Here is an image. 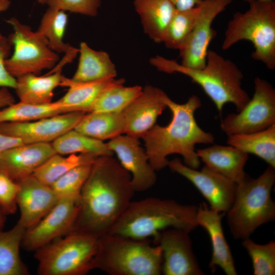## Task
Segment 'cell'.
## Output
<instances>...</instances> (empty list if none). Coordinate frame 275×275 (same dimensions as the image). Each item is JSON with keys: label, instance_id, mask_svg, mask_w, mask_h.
Masks as SVG:
<instances>
[{"label": "cell", "instance_id": "cell-35", "mask_svg": "<svg viewBox=\"0 0 275 275\" xmlns=\"http://www.w3.org/2000/svg\"><path fill=\"white\" fill-rule=\"evenodd\" d=\"M92 164L73 168L50 186L59 199L79 200L81 189L90 173Z\"/></svg>", "mask_w": 275, "mask_h": 275}, {"label": "cell", "instance_id": "cell-40", "mask_svg": "<svg viewBox=\"0 0 275 275\" xmlns=\"http://www.w3.org/2000/svg\"><path fill=\"white\" fill-rule=\"evenodd\" d=\"M23 144L19 138L0 133V155L6 150Z\"/></svg>", "mask_w": 275, "mask_h": 275}, {"label": "cell", "instance_id": "cell-4", "mask_svg": "<svg viewBox=\"0 0 275 275\" xmlns=\"http://www.w3.org/2000/svg\"><path fill=\"white\" fill-rule=\"evenodd\" d=\"M197 207L171 199L149 198L131 201L108 233L136 239L153 238L167 229L189 233L198 226Z\"/></svg>", "mask_w": 275, "mask_h": 275}, {"label": "cell", "instance_id": "cell-14", "mask_svg": "<svg viewBox=\"0 0 275 275\" xmlns=\"http://www.w3.org/2000/svg\"><path fill=\"white\" fill-rule=\"evenodd\" d=\"M189 233L182 229L171 228L161 231L153 238L155 245L161 251L162 274H204L194 255Z\"/></svg>", "mask_w": 275, "mask_h": 275}, {"label": "cell", "instance_id": "cell-34", "mask_svg": "<svg viewBox=\"0 0 275 275\" xmlns=\"http://www.w3.org/2000/svg\"><path fill=\"white\" fill-rule=\"evenodd\" d=\"M199 12V5L184 10H175L164 34L167 48L181 50L188 41Z\"/></svg>", "mask_w": 275, "mask_h": 275}, {"label": "cell", "instance_id": "cell-28", "mask_svg": "<svg viewBox=\"0 0 275 275\" xmlns=\"http://www.w3.org/2000/svg\"><path fill=\"white\" fill-rule=\"evenodd\" d=\"M26 229L18 221L11 229L0 230V275H26L19 248Z\"/></svg>", "mask_w": 275, "mask_h": 275}, {"label": "cell", "instance_id": "cell-22", "mask_svg": "<svg viewBox=\"0 0 275 275\" xmlns=\"http://www.w3.org/2000/svg\"><path fill=\"white\" fill-rule=\"evenodd\" d=\"M62 69L53 68L42 76L30 73L16 78L15 90L20 101L35 104L52 102L53 91L61 86L63 77Z\"/></svg>", "mask_w": 275, "mask_h": 275}, {"label": "cell", "instance_id": "cell-31", "mask_svg": "<svg viewBox=\"0 0 275 275\" xmlns=\"http://www.w3.org/2000/svg\"><path fill=\"white\" fill-rule=\"evenodd\" d=\"M98 157L90 153L72 154L67 157L56 153L40 166L33 175L43 183L51 186L68 171L79 166L93 163Z\"/></svg>", "mask_w": 275, "mask_h": 275}, {"label": "cell", "instance_id": "cell-1", "mask_svg": "<svg viewBox=\"0 0 275 275\" xmlns=\"http://www.w3.org/2000/svg\"><path fill=\"white\" fill-rule=\"evenodd\" d=\"M130 173L113 156H100L81 189L79 209L71 232L97 238L108 233L134 196Z\"/></svg>", "mask_w": 275, "mask_h": 275}, {"label": "cell", "instance_id": "cell-39", "mask_svg": "<svg viewBox=\"0 0 275 275\" xmlns=\"http://www.w3.org/2000/svg\"><path fill=\"white\" fill-rule=\"evenodd\" d=\"M12 46L8 37L0 33V88H12L16 86V78L8 71L5 61L10 56Z\"/></svg>", "mask_w": 275, "mask_h": 275}, {"label": "cell", "instance_id": "cell-10", "mask_svg": "<svg viewBox=\"0 0 275 275\" xmlns=\"http://www.w3.org/2000/svg\"><path fill=\"white\" fill-rule=\"evenodd\" d=\"M254 86V95L244 106L221 120V128L227 135L256 132L275 124L274 89L259 77Z\"/></svg>", "mask_w": 275, "mask_h": 275}, {"label": "cell", "instance_id": "cell-44", "mask_svg": "<svg viewBox=\"0 0 275 275\" xmlns=\"http://www.w3.org/2000/svg\"><path fill=\"white\" fill-rule=\"evenodd\" d=\"M6 213L0 207V230H2L5 221V214Z\"/></svg>", "mask_w": 275, "mask_h": 275}, {"label": "cell", "instance_id": "cell-27", "mask_svg": "<svg viewBox=\"0 0 275 275\" xmlns=\"http://www.w3.org/2000/svg\"><path fill=\"white\" fill-rule=\"evenodd\" d=\"M227 143L258 156L275 168V124L256 132L228 135Z\"/></svg>", "mask_w": 275, "mask_h": 275}, {"label": "cell", "instance_id": "cell-19", "mask_svg": "<svg viewBox=\"0 0 275 275\" xmlns=\"http://www.w3.org/2000/svg\"><path fill=\"white\" fill-rule=\"evenodd\" d=\"M56 153L51 143L23 144L1 154L0 172L17 182L33 175Z\"/></svg>", "mask_w": 275, "mask_h": 275}, {"label": "cell", "instance_id": "cell-33", "mask_svg": "<svg viewBox=\"0 0 275 275\" xmlns=\"http://www.w3.org/2000/svg\"><path fill=\"white\" fill-rule=\"evenodd\" d=\"M68 19L66 12L48 7L37 30L46 39L49 47L56 53L65 54L74 48L63 41Z\"/></svg>", "mask_w": 275, "mask_h": 275}, {"label": "cell", "instance_id": "cell-5", "mask_svg": "<svg viewBox=\"0 0 275 275\" xmlns=\"http://www.w3.org/2000/svg\"><path fill=\"white\" fill-rule=\"evenodd\" d=\"M274 181L275 168L268 166L258 177L247 174L236 184L234 201L226 212L234 238H249L259 226L274 221L275 203L271 191Z\"/></svg>", "mask_w": 275, "mask_h": 275}, {"label": "cell", "instance_id": "cell-3", "mask_svg": "<svg viewBox=\"0 0 275 275\" xmlns=\"http://www.w3.org/2000/svg\"><path fill=\"white\" fill-rule=\"evenodd\" d=\"M150 63L160 71L179 73L199 85L221 114L227 103L240 111L250 99L242 87L243 75L236 64L217 52L208 50L206 63L200 69L183 66L176 61L159 55L150 59Z\"/></svg>", "mask_w": 275, "mask_h": 275}, {"label": "cell", "instance_id": "cell-43", "mask_svg": "<svg viewBox=\"0 0 275 275\" xmlns=\"http://www.w3.org/2000/svg\"><path fill=\"white\" fill-rule=\"evenodd\" d=\"M10 5V0H0V13L7 11Z\"/></svg>", "mask_w": 275, "mask_h": 275}, {"label": "cell", "instance_id": "cell-46", "mask_svg": "<svg viewBox=\"0 0 275 275\" xmlns=\"http://www.w3.org/2000/svg\"><path fill=\"white\" fill-rule=\"evenodd\" d=\"M38 3L41 5H45L46 0H37Z\"/></svg>", "mask_w": 275, "mask_h": 275}, {"label": "cell", "instance_id": "cell-25", "mask_svg": "<svg viewBox=\"0 0 275 275\" xmlns=\"http://www.w3.org/2000/svg\"><path fill=\"white\" fill-rule=\"evenodd\" d=\"M90 138L103 141L124 134L122 112L87 113L74 128Z\"/></svg>", "mask_w": 275, "mask_h": 275}, {"label": "cell", "instance_id": "cell-36", "mask_svg": "<svg viewBox=\"0 0 275 275\" xmlns=\"http://www.w3.org/2000/svg\"><path fill=\"white\" fill-rule=\"evenodd\" d=\"M241 244L252 259L254 275L275 274V241L260 244L249 237Z\"/></svg>", "mask_w": 275, "mask_h": 275}, {"label": "cell", "instance_id": "cell-18", "mask_svg": "<svg viewBox=\"0 0 275 275\" xmlns=\"http://www.w3.org/2000/svg\"><path fill=\"white\" fill-rule=\"evenodd\" d=\"M17 182L19 188L17 204L20 211L18 221L26 230L45 216L59 199L50 186L33 175Z\"/></svg>", "mask_w": 275, "mask_h": 275}, {"label": "cell", "instance_id": "cell-15", "mask_svg": "<svg viewBox=\"0 0 275 275\" xmlns=\"http://www.w3.org/2000/svg\"><path fill=\"white\" fill-rule=\"evenodd\" d=\"M87 113L71 112L25 122L0 123V133L21 139L24 144L51 143L74 129Z\"/></svg>", "mask_w": 275, "mask_h": 275}, {"label": "cell", "instance_id": "cell-2", "mask_svg": "<svg viewBox=\"0 0 275 275\" xmlns=\"http://www.w3.org/2000/svg\"><path fill=\"white\" fill-rule=\"evenodd\" d=\"M164 102L172 113L171 121L164 126L155 124L142 138L150 163L155 171L161 170L168 166L169 155L178 154L184 164L198 169L201 160L196 145L214 141L212 133L202 129L196 120L195 113L202 105L200 98L193 95L185 103H178L166 94Z\"/></svg>", "mask_w": 275, "mask_h": 275}, {"label": "cell", "instance_id": "cell-21", "mask_svg": "<svg viewBox=\"0 0 275 275\" xmlns=\"http://www.w3.org/2000/svg\"><path fill=\"white\" fill-rule=\"evenodd\" d=\"M205 166L236 184L247 175L244 171L249 154L228 145H214L196 150Z\"/></svg>", "mask_w": 275, "mask_h": 275}, {"label": "cell", "instance_id": "cell-41", "mask_svg": "<svg viewBox=\"0 0 275 275\" xmlns=\"http://www.w3.org/2000/svg\"><path fill=\"white\" fill-rule=\"evenodd\" d=\"M176 10H187L199 5L202 0H169Z\"/></svg>", "mask_w": 275, "mask_h": 275}, {"label": "cell", "instance_id": "cell-30", "mask_svg": "<svg viewBox=\"0 0 275 275\" xmlns=\"http://www.w3.org/2000/svg\"><path fill=\"white\" fill-rule=\"evenodd\" d=\"M56 153L70 155L90 153L100 156H113L106 143L87 136L74 129L63 134L51 143Z\"/></svg>", "mask_w": 275, "mask_h": 275}, {"label": "cell", "instance_id": "cell-8", "mask_svg": "<svg viewBox=\"0 0 275 275\" xmlns=\"http://www.w3.org/2000/svg\"><path fill=\"white\" fill-rule=\"evenodd\" d=\"M98 238L71 232L35 251L41 275H84L93 269Z\"/></svg>", "mask_w": 275, "mask_h": 275}, {"label": "cell", "instance_id": "cell-12", "mask_svg": "<svg viewBox=\"0 0 275 275\" xmlns=\"http://www.w3.org/2000/svg\"><path fill=\"white\" fill-rule=\"evenodd\" d=\"M234 0H202L190 36L184 46L179 50L181 64L195 69L205 65L208 47L215 35L212 24L221 13Z\"/></svg>", "mask_w": 275, "mask_h": 275}, {"label": "cell", "instance_id": "cell-7", "mask_svg": "<svg viewBox=\"0 0 275 275\" xmlns=\"http://www.w3.org/2000/svg\"><path fill=\"white\" fill-rule=\"evenodd\" d=\"M244 12L235 13L228 22L222 48L227 50L238 42L253 44L252 58L268 69L275 68V2L250 3Z\"/></svg>", "mask_w": 275, "mask_h": 275}, {"label": "cell", "instance_id": "cell-26", "mask_svg": "<svg viewBox=\"0 0 275 275\" xmlns=\"http://www.w3.org/2000/svg\"><path fill=\"white\" fill-rule=\"evenodd\" d=\"M115 78L75 82L63 76L61 86L68 87L67 93L57 101L72 112L88 113L100 94L116 81Z\"/></svg>", "mask_w": 275, "mask_h": 275}, {"label": "cell", "instance_id": "cell-24", "mask_svg": "<svg viewBox=\"0 0 275 275\" xmlns=\"http://www.w3.org/2000/svg\"><path fill=\"white\" fill-rule=\"evenodd\" d=\"M78 54L77 68L71 78L73 81L86 82L115 78L116 68L107 52L95 50L82 42Z\"/></svg>", "mask_w": 275, "mask_h": 275}, {"label": "cell", "instance_id": "cell-42", "mask_svg": "<svg viewBox=\"0 0 275 275\" xmlns=\"http://www.w3.org/2000/svg\"><path fill=\"white\" fill-rule=\"evenodd\" d=\"M15 102L13 95L8 88H0V109L8 106Z\"/></svg>", "mask_w": 275, "mask_h": 275}, {"label": "cell", "instance_id": "cell-6", "mask_svg": "<svg viewBox=\"0 0 275 275\" xmlns=\"http://www.w3.org/2000/svg\"><path fill=\"white\" fill-rule=\"evenodd\" d=\"M106 233L98 238L93 269L111 275H159L162 256L158 245Z\"/></svg>", "mask_w": 275, "mask_h": 275}, {"label": "cell", "instance_id": "cell-16", "mask_svg": "<svg viewBox=\"0 0 275 275\" xmlns=\"http://www.w3.org/2000/svg\"><path fill=\"white\" fill-rule=\"evenodd\" d=\"M106 144L116 154L122 167L131 175V184L135 192L145 191L154 185L157 178L156 171L150 163L139 139L121 134Z\"/></svg>", "mask_w": 275, "mask_h": 275}, {"label": "cell", "instance_id": "cell-38", "mask_svg": "<svg viewBox=\"0 0 275 275\" xmlns=\"http://www.w3.org/2000/svg\"><path fill=\"white\" fill-rule=\"evenodd\" d=\"M19 184L0 172V207L6 214H13L17 209Z\"/></svg>", "mask_w": 275, "mask_h": 275}, {"label": "cell", "instance_id": "cell-37", "mask_svg": "<svg viewBox=\"0 0 275 275\" xmlns=\"http://www.w3.org/2000/svg\"><path fill=\"white\" fill-rule=\"evenodd\" d=\"M48 7L65 12L96 16L101 5V0H46Z\"/></svg>", "mask_w": 275, "mask_h": 275}, {"label": "cell", "instance_id": "cell-17", "mask_svg": "<svg viewBox=\"0 0 275 275\" xmlns=\"http://www.w3.org/2000/svg\"><path fill=\"white\" fill-rule=\"evenodd\" d=\"M166 94L160 89L151 85L143 88L141 93L123 111L124 134L142 138L167 108L164 102Z\"/></svg>", "mask_w": 275, "mask_h": 275}, {"label": "cell", "instance_id": "cell-11", "mask_svg": "<svg viewBox=\"0 0 275 275\" xmlns=\"http://www.w3.org/2000/svg\"><path fill=\"white\" fill-rule=\"evenodd\" d=\"M79 209V200L59 199L54 206L38 223L26 229L21 245L35 251L53 240L71 233Z\"/></svg>", "mask_w": 275, "mask_h": 275}, {"label": "cell", "instance_id": "cell-9", "mask_svg": "<svg viewBox=\"0 0 275 275\" xmlns=\"http://www.w3.org/2000/svg\"><path fill=\"white\" fill-rule=\"evenodd\" d=\"M13 32L8 39L13 47V53L6 59L5 65L14 77L26 74H39L42 70L52 69L59 57L49 46L44 36L33 31L15 17L6 20Z\"/></svg>", "mask_w": 275, "mask_h": 275}, {"label": "cell", "instance_id": "cell-29", "mask_svg": "<svg viewBox=\"0 0 275 275\" xmlns=\"http://www.w3.org/2000/svg\"><path fill=\"white\" fill-rule=\"evenodd\" d=\"M123 78L106 88L91 106L89 112H120L126 108L142 92L140 86H124Z\"/></svg>", "mask_w": 275, "mask_h": 275}, {"label": "cell", "instance_id": "cell-32", "mask_svg": "<svg viewBox=\"0 0 275 275\" xmlns=\"http://www.w3.org/2000/svg\"><path fill=\"white\" fill-rule=\"evenodd\" d=\"M71 112L57 101L44 104L19 101L0 109V123L29 122Z\"/></svg>", "mask_w": 275, "mask_h": 275}, {"label": "cell", "instance_id": "cell-20", "mask_svg": "<svg viewBox=\"0 0 275 275\" xmlns=\"http://www.w3.org/2000/svg\"><path fill=\"white\" fill-rule=\"evenodd\" d=\"M225 213L214 210L202 202L197 207L196 220L198 225L206 230L210 238L212 250L209 267L211 271L214 272L218 267L227 275H236L234 260L222 225Z\"/></svg>", "mask_w": 275, "mask_h": 275}, {"label": "cell", "instance_id": "cell-45", "mask_svg": "<svg viewBox=\"0 0 275 275\" xmlns=\"http://www.w3.org/2000/svg\"><path fill=\"white\" fill-rule=\"evenodd\" d=\"M245 1L249 2V3L256 2V1H274V0H245Z\"/></svg>", "mask_w": 275, "mask_h": 275}, {"label": "cell", "instance_id": "cell-13", "mask_svg": "<svg viewBox=\"0 0 275 275\" xmlns=\"http://www.w3.org/2000/svg\"><path fill=\"white\" fill-rule=\"evenodd\" d=\"M168 166L189 180L208 201L210 208L226 213L234 200L236 183L204 166L201 170L186 166L176 158L169 161Z\"/></svg>", "mask_w": 275, "mask_h": 275}, {"label": "cell", "instance_id": "cell-23", "mask_svg": "<svg viewBox=\"0 0 275 275\" xmlns=\"http://www.w3.org/2000/svg\"><path fill=\"white\" fill-rule=\"evenodd\" d=\"M144 32L153 42L162 43L176 8L169 0H133Z\"/></svg>", "mask_w": 275, "mask_h": 275}]
</instances>
